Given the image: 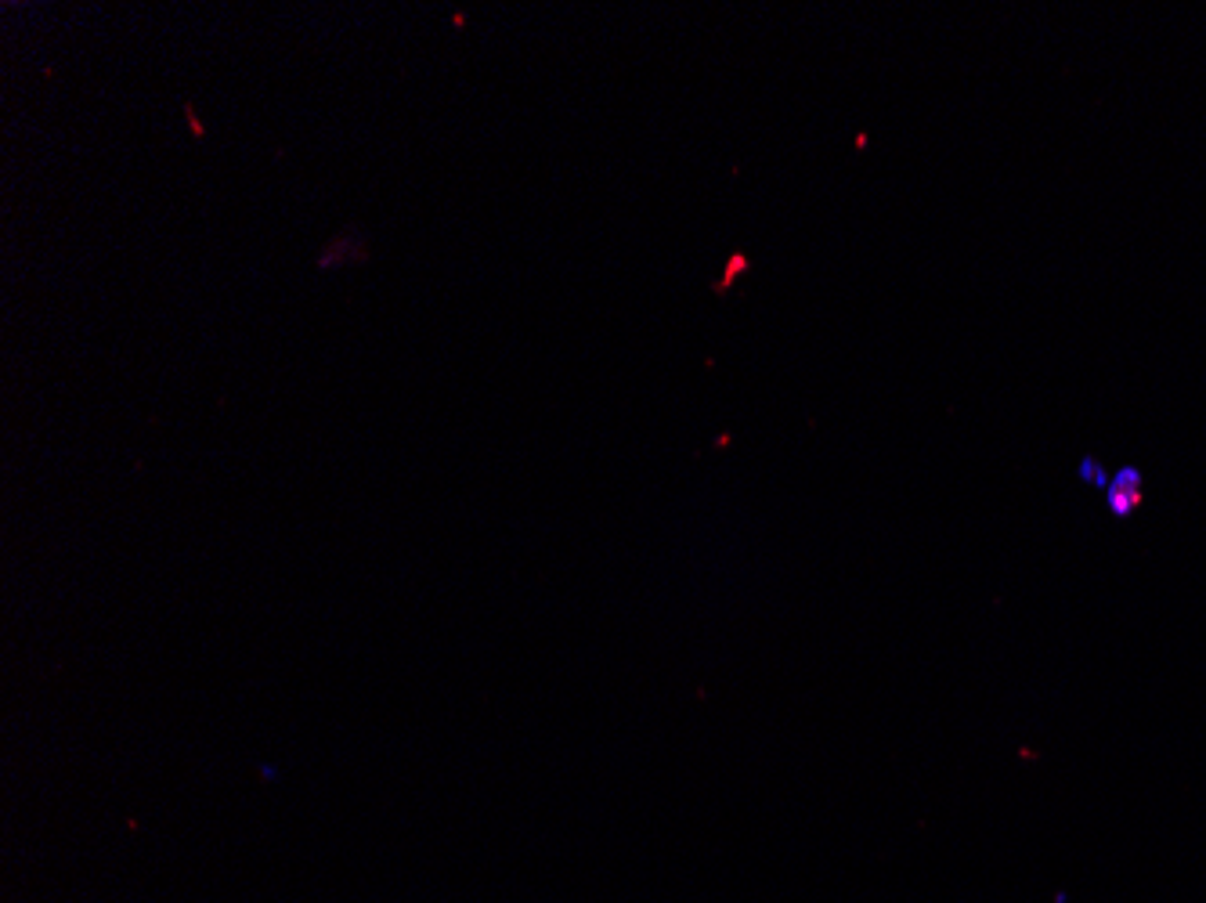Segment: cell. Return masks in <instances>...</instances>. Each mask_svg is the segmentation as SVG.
<instances>
[{
  "label": "cell",
  "mask_w": 1206,
  "mask_h": 903,
  "mask_svg": "<svg viewBox=\"0 0 1206 903\" xmlns=\"http://www.w3.org/2000/svg\"><path fill=\"white\" fill-rule=\"evenodd\" d=\"M1105 503H1109V513L1113 517H1134V513L1142 510L1149 503V492H1145V474L1138 466H1120L1113 477H1109V485H1105Z\"/></svg>",
  "instance_id": "1"
},
{
  "label": "cell",
  "mask_w": 1206,
  "mask_h": 903,
  "mask_svg": "<svg viewBox=\"0 0 1206 903\" xmlns=\"http://www.w3.org/2000/svg\"><path fill=\"white\" fill-rule=\"evenodd\" d=\"M748 268H752V257H748L744 250H733L730 257H726V264H723V275L712 282V289H715V293H726V289L741 279V275H748Z\"/></svg>",
  "instance_id": "2"
},
{
  "label": "cell",
  "mask_w": 1206,
  "mask_h": 903,
  "mask_svg": "<svg viewBox=\"0 0 1206 903\" xmlns=\"http://www.w3.org/2000/svg\"><path fill=\"white\" fill-rule=\"evenodd\" d=\"M1077 474H1080V481H1084V485H1095V488H1105V485H1109V477H1105L1102 459H1095V456L1080 459Z\"/></svg>",
  "instance_id": "3"
}]
</instances>
